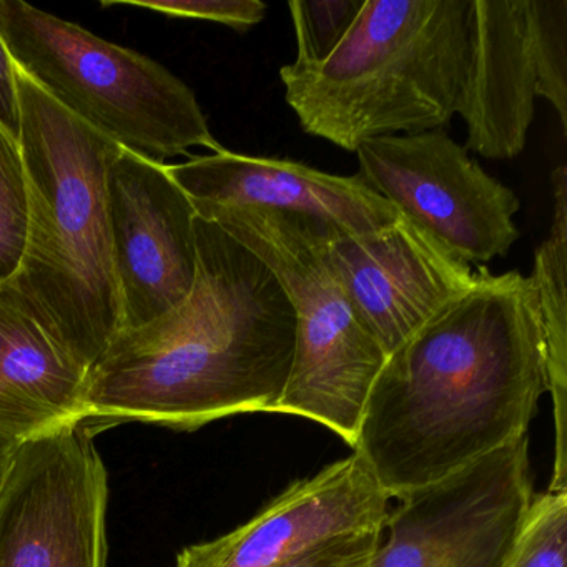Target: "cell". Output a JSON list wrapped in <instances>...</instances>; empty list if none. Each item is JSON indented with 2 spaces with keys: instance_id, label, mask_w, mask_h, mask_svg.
Segmentation results:
<instances>
[{
  "instance_id": "ac0fdd59",
  "label": "cell",
  "mask_w": 567,
  "mask_h": 567,
  "mask_svg": "<svg viewBox=\"0 0 567 567\" xmlns=\"http://www.w3.org/2000/svg\"><path fill=\"white\" fill-rule=\"evenodd\" d=\"M28 237V181L21 145L0 125V284L18 274Z\"/></svg>"
},
{
  "instance_id": "9a60e30c",
  "label": "cell",
  "mask_w": 567,
  "mask_h": 567,
  "mask_svg": "<svg viewBox=\"0 0 567 567\" xmlns=\"http://www.w3.org/2000/svg\"><path fill=\"white\" fill-rule=\"evenodd\" d=\"M87 377L24 295L0 284V433L24 443L84 423Z\"/></svg>"
},
{
  "instance_id": "5b68a950",
  "label": "cell",
  "mask_w": 567,
  "mask_h": 567,
  "mask_svg": "<svg viewBox=\"0 0 567 567\" xmlns=\"http://www.w3.org/2000/svg\"><path fill=\"white\" fill-rule=\"evenodd\" d=\"M0 38L52 101L124 151L158 164L225 151L192 89L158 62L21 0H0Z\"/></svg>"
},
{
  "instance_id": "7402d4cb",
  "label": "cell",
  "mask_w": 567,
  "mask_h": 567,
  "mask_svg": "<svg viewBox=\"0 0 567 567\" xmlns=\"http://www.w3.org/2000/svg\"><path fill=\"white\" fill-rule=\"evenodd\" d=\"M0 125L19 142L21 105H19L18 65L2 38H0Z\"/></svg>"
},
{
  "instance_id": "ba28073f",
  "label": "cell",
  "mask_w": 567,
  "mask_h": 567,
  "mask_svg": "<svg viewBox=\"0 0 567 567\" xmlns=\"http://www.w3.org/2000/svg\"><path fill=\"white\" fill-rule=\"evenodd\" d=\"M567 135V0H473L471 68L460 112L466 152L513 161L526 148L534 101Z\"/></svg>"
},
{
  "instance_id": "44dd1931",
  "label": "cell",
  "mask_w": 567,
  "mask_h": 567,
  "mask_svg": "<svg viewBox=\"0 0 567 567\" xmlns=\"http://www.w3.org/2000/svg\"><path fill=\"white\" fill-rule=\"evenodd\" d=\"M377 529L350 530L327 537L280 567H371Z\"/></svg>"
},
{
  "instance_id": "e0dca14e",
  "label": "cell",
  "mask_w": 567,
  "mask_h": 567,
  "mask_svg": "<svg viewBox=\"0 0 567 567\" xmlns=\"http://www.w3.org/2000/svg\"><path fill=\"white\" fill-rule=\"evenodd\" d=\"M367 0H291L288 2L300 68H317L334 54L350 34Z\"/></svg>"
},
{
  "instance_id": "5bb4252c",
  "label": "cell",
  "mask_w": 567,
  "mask_h": 567,
  "mask_svg": "<svg viewBox=\"0 0 567 567\" xmlns=\"http://www.w3.org/2000/svg\"><path fill=\"white\" fill-rule=\"evenodd\" d=\"M388 501L353 453L291 484L238 529L185 547L177 567H280L327 537L377 529L386 516Z\"/></svg>"
},
{
  "instance_id": "9c48e42d",
  "label": "cell",
  "mask_w": 567,
  "mask_h": 567,
  "mask_svg": "<svg viewBox=\"0 0 567 567\" xmlns=\"http://www.w3.org/2000/svg\"><path fill=\"white\" fill-rule=\"evenodd\" d=\"M358 177L464 264L506 257L519 238L517 195L443 131L371 138Z\"/></svg>"
},
{
  "instance_id": "2e32d148",
  "label": "cell",
  "mask_w": 567,
  "mask_h": 567,
  "mask_svg": "<svg viewBox=\"0 0 567 567\" xmlns=\"http://www.w3.org/2000/svg\"><path fill=\"white\" fill-rule=\"evenodd\" d=\"M554 218L549 235L534 254L530 278L536 285L547 353V391L556 414V464L553 489L566 487V390H567V171L553 172Z\"/></svg>"
},
{
  "instance_id": "ffe728a7",
  "label": "cell",
  "mask_w": 567,
  "mask_h": 567,
  "mask_svg": "<svg viewBox=\"0 0 567 567\" xmlns=\"http://www.w3.org/2000/svg\"><path fill=\"white\" fill-rule=\"evenodd\" d=\"M137 6L168 18L218 22L237 32L250 31L267 14L261 0H104L102 8Z\"/></svg>"
},
{
  "instance_id": "8fae6325",
  "label": "cell",
  "mask_w": 567,
  "mask_h": 567,
  "mask_svg": "<svg viewBox=\"0 0 567 567\" xmlns=\"http://www.w3.org/2000/svg\"><path fill=\"white\" fill-rule=\"evenodd\" d=\"M107 208L122 330H128L167 313L190 293L197 214L167 165L124 148L109 165Z\"/></svg>"
},
{
  "instance_id": "d6986e66",
  "label": "cell",
  "mask_w": 567,
  "mask_h": 567,
  "mask_svg": "<svg viewBox=\"0 0 567 567\" xmlns=\"http://www.w3.org/2000/svg\"><path fill=\"white\" fill-rule=\"evenodd\" d=\"M507 567H567V489L534 496Z\"/></svg>"
},
{
  "instance_id": "3957f363",
  "label": "cell",
  "mask_w": 567,
  "mask_h": 567,
  "mask_svg": "<svg viewBox=\"0 0 567 567\" xmlns=\"http://www.w3.org/2000/svg\"><path fill=\"white\" fill-rule=\"evenodd\" d=\"M28 237L11 284L91 371L122 330L107 171L121 147L52 101L18 68Z\"/></svg>"
},
{
  "instance_id": "4fadbf2b",
  "label": "cell",
  "mask_w": 567,
  "mask_h": 567,
  "mask_svg": "<svg viewBox=\"0 0 567 567\" xmlns=\"http://www.w3.org/2000/svg\"><path fill=\"white\" fill-rule=\"evenodd\" d=\"M197 217L251 208L303 215L344 235H367L396 224L400 212L358 175L341 177L298 162L251 157L225 148L184 164L167 165Z\"/></svg>"
},
{
  "instance_id": "7c38bea8",
  "label": "cell",
  "mask_w": 567,
  "mask_h": 567,
  "mask_svg": "<svg viewBox=\"0 0 567 567\" xmlns=\"http://www.w3.org/2000/svg\"><path fill=\"white\" fill-rule=\"evenodd\" d=\"M330 257L358 320L386 358L474 284L471 265L403 215L373 234L334 235Z\"/></svg>"
},
{
  "instance_id": "7a4b0ae2",
  "label": "cell",
  "mask_w": 567,
  "mask_h": 567,
  "mask_svg": "<svg viewBox=\"0 0 567 567\" xmlns=\"http://www.w3.org/2000/svg\"><path fill=\"white\" fill-rule=\"evenodd\" d=\"M197 275L167 313L122 330L89 371L84 423L194 431L277 413L295 357V311L270 268L214 221L195 218Z\"/></svg>"
},
{
  "instance_id": "8992f818",
  "label": "cell",
  "mask_w": 567,
  "mask_h": 567,
  "mask_svg": "<svg viewBox=\"0 0 567 567\" xmlns=\"http://www.w3.org/2000/svg\"><path fill=\"white\" fill-rule=\"evenodd\" d=\"M200 218L254 251L293 307V364L277 413L317 421L351 446L386 354L358 320L331 261L330 244L341 231L303 215L251 208Z\"/></svg>"
},
{
  "instance_id": "277c9868",
  "label": "cell",
  "mask_w": 567,
  "mask_h": 567,
  "mask_svg": "<svg viewBox=\"0 0 567 567\" xmlns=\"http://www.w3.org/2000/svg\"><path fill=\"white\" fill-rule=\"evenodd\" d=\"M473 0H367L324 64L284 65L300 127L347 152L371 138L441 131L471 68Z\"/></svg>"
},
{
  "instance_id": "6da1fadb",
  "label": "cell",
  "mask_w": 567,
  "mask_h": 567,
  "mask_svg": "<svg viewBox=\"0 0 567 567\" xmlns=\"http://www.w3.org/2000/svg\"><path fill=\"white\" fill-rule=\"evenodd\" d=\"M546 391L533 278L480 265L470 291L386 358L351 447L396 499L527 436Z\"/></svg>"
},
{
  "instance_id": "603a6c76",
  "label": "cell",
  "mask_w": 567,
  "mask_h": 567,
  "mask_svg": "<svg viewBox=\"0 0 567 567\" xmlns=\"http://www.w3.org/2000/svg\"><path fill=\"white\" fill-rule=\"evenodd\" d=\"M21 441L16 437L8 436V434L0 433V489L4 486L9 473H11L12 464L16 461Z\"/></svg>"
},
{
  "instance_id": "52a82bcc",
  "label": "cell",
  "mask_w": 567,
  "mask_h": 567,
  "mask_svg": "<svg viewBox=\"0 0 567 567\" xmlns=\"http://www.w3.org/2000/svg\"><path fill=\"white\" fill-rule=\"evenodd\" d=\"M396 501L371 567H507L534 501L529 437Z\"/></svg>"
},
{
  "instance_id": "30bf717a",
  "label": "cell",
  "mask_w": 567,
  "mask_h": 567,
  "mask_svg": "<svg viewBox=\"0 0 567 567\" xmlns=\"http://www.w3.org/2000/svg\"><path fill=\"white\" fill-rule=\"evenodd\" d=\"M79 423L24 441L0 489V567H107L109 474Z\"/></svg>"
}]
</instances>
